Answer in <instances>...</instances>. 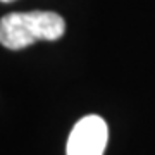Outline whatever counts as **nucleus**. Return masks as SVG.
Returning <instances> with one entry per match:
<instances>
[{
	"mask_svg": "<svg viewBox=\"0 0 155 155\" xmlns=\"http://www.w3.org/2000/svg\"><path fill=\"white\" fill-rule=\"evenodd\" d=\"M2 4H11V2H16V0H0Z\"/></svg>",
	"mask_w": 155,
	"mask_h": 155,
	"instance_id": "7ed1b4c3",
	"label": "nucleus"
},
{
	"mask_svg": "<svg viewBox=\"0 0 155 155\" xmlns=\"http://www.w3.org/2000/svg\"><path fill=\"white\" fill-rule=\"evenodd\" d=\"M66 33V21L54 11L11 12L0 21V43L22 50L38 41H57Z\"/></svg>",
	"mask_w": 155,
	"mask_h": 155,
	"instance_id": "f257e3e1",
	"label": "nucleus"
},
{
	"mask_svg": "<svg viewBox=\"0 0 155 155\" xmlns=\"http://www.w3.org/2000/svg\"><path fill=\"white\" fill-rule=\"evenodd\" d=\"M109 141V126L104 117L88 114L72 126L67 136L66 155H104Z\"/></svg>",
	"mask_w": 155,
	"mask_h": 155,
	"instance_id": "f03ea898",
	"label": "nucleus"
}]
</instances>
